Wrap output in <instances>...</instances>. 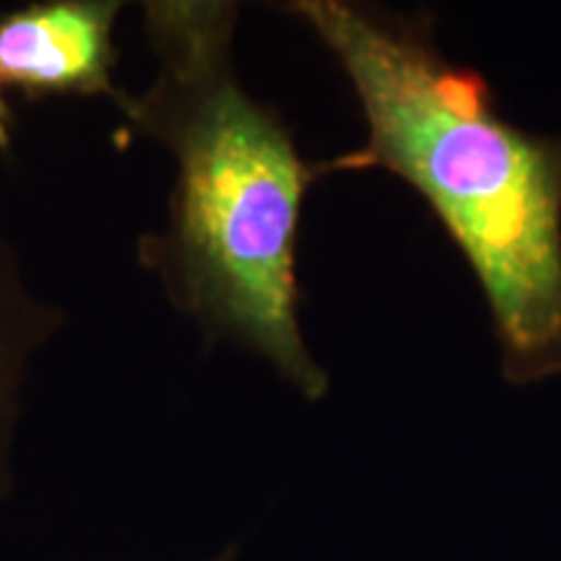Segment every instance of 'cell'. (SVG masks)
Returning <instances> with one entry per match:
<instances>
[{"mask_svg": "<svg viewBox=\"0 0 561 561\" xmlns=\"http://www.w3.org/2000/svg\"><path fill=\"white\" fill-rule=\"evenodd\" d=\"M362 104L367 138L320 161L333 172L385 170L430 203L479 278L502 375H561V138L510 123L479 70L455 66L432 16L346 0H294Z\"/></svg>", "mask_w": 561, "mask_h": 561, "instance_id": "1", "label": "cell"}, {"mask_svg": "<svg viewBox=\"0 0 561 561\" xmlns=\"http://www.w3.org/2000/svg\"><path fill=\"white\" fill-rule=\"evenodd\" d=\"M237 3L151 0L146 39L157 73L123 94L130 130L174 161L161 234L140 240V265L208 339L263 356L307 401L328 392L299 328L297 237L320 161L301 159L284 117L257 102L234 68Z\"/></svg>", "mask_w": 561, "mask_h": 561, "instance_id": "2", "label": "cell"}, {"mask_svg": "<svg viewBox=\"0 0 561 561\" xmlns=\"http://www.w3.org/2000/svg\"><path fill=\"white\" fill-rule=\"evenodd\" d=\"M117 0H37L0 9V83L26 100L107 96L121 104L125 91L112 81V30Z\"/></svg>", "mask_w": 561, "mask_h": 561, "instance_id": "3", "label": "cell"}, {"mask_svg": "<svg viewBox=\"0 0 561 561\" xmlns=\"http://www.w3.org/2000/svg\"><path fill=\"white\" fill-rule=\"evenodd\" d=\"M62 322L60 307L39 297L16 248L0 237V496L11 486V450L30 380Z\"/></svg>", "mask_w": 561, "mask_h": 561, "instance_id": "4", "label": "cell"}, {"mask_svg": "<svg viewBox=\"0 0 561 561\" xmlns=\"http://www.w3.org/2000/svg\"><path fill=\"white\" fill-rule=\"evenodd\" d=\"M13 140V115L9 102L3 96V83H0V151H11Z\"/></svg>", "mask_w": 561, "mask_h": 561, "instance_id": "5", "label": "cell"}, {"mask_svg": "<svg viewBox=\"0 0 561 561\" xmlns=\"http://www.w3.org/2000/svg\"><path fill=\"white\" fill-rule=\"evenodd\" d=\"M214 561H231V551H227V553H221V557H216Z\"/></svg>", "mask_w": 561, "mask_h": 561, "instance_id": "6", "label": "cell"}]
</instances>
